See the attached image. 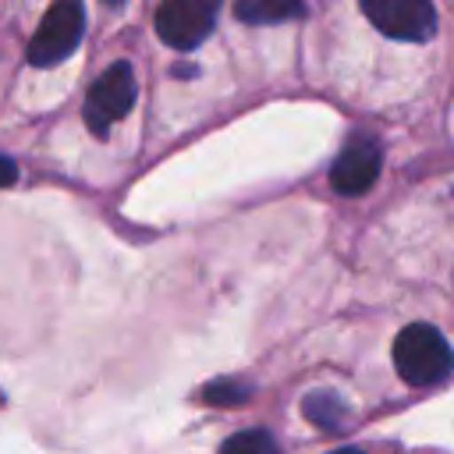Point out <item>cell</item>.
Returning a JSON list of instances; mask_svg holds the SVG:
<instances>
[{"label": "cell", "mask_w": 454, "mask_h": 454, "mask_svg": "<svg viewBox=\"0 0 454 454\" xmlns=\"http://www.w3.org/2000/svg\"><path fill=\"white\" fill-rule=\"evenodd\" d=\"M394 369L411 387H433L450 372V344L429 323H411L394 340Z\"/></svg>", "instance_id": "1"}, {"label": "cell", "mask_w": 454, "mask_h": 454, "mask_svg": "<svg viewBox=\"0 0 454 454\" xmlns=\"http://www.w3.org/2000/svg\"><path fill=\"white\" fill-rule=\"evenodd\" d=\"M82 35H85V7L74 4V0L53 4L43 14V21H39L25 57H28L32 67H53V64H60L64 57L74 53Z\"/></svg>", "instance_id": "2"}, {"label": "cell", "mask_w": 454, "mask_h": 454, "mask_svg": "<svg viewBox=\"0 0 454 454\" xmlns=\"http://www.w3.org/2000/svg\"><path fill=\"white\" fill-rule=\"evenodd\" d=\"M135 96H138V89H135V71H131V64H128V60L110 64V67L92 82V89H89V96H85V106H82L89 131L103 138V135L135 106Z\"/></svg>", "instance_id": "3"}, {"label": "cell", "mask_w": 454, "mask_h": 454, "mask_svg": "<svg viewBox=\"0 0 454 454\" xmlns=\"http://www.w3.org/2000/svg\"><path fill=\"white\" fill-rule=\"evenodd\" d=\"M362 14L390 39L426 43L436 32V11L429 0H365Z\"/></svg>", "instance_id": "4"}, {"label": "cell", "mask_w": 454, "mask_h": 454, "mask_svg": "<svg viewBox=\"0 0 454 454\" xmlns=\"http://www.w3.org/2000/svg\"><path fill=\"white\" fill-rule=\"evenodd\" d=\"M216 11H220V4H209V0H170V4H160L156 32H160V39L167 46L188 53L209 35V28L216 21Z\"/></svg>", "instance_id": "5"}, {"label": "cell", "mask_w": 454, "mask_h": 454, "mask_svg": "<svg viewBox=\"0 0 454 454\" xmlns=\"http://www.w3.org/2000/svg\"><path fill=\"white\" fill-rule=\"evenodd\" d=\"M380 177V145L365 135H355L340 156L333 160L330 167V184L340 192V195H362L376 184Z\"/></svg>", "instance_id": "6"}, {"label": "cell", "mask_w": 454, "mask_h": 454, "mask_svg": "<svg viewBox=\"0 0 454 454\" xmlns=\"http://www.w3.org/2000/svg\"><path fill=\"white\" fill-rule=\"evenodd\" d=\"M234 14L241 21H252V25H270V21L301 18L305 14V4H298V0H238L234 4Z\"/></svg>", "instance_id": "7"}, {"label": "cell", "mask_w": 454, "mask_h": 454, "mask_svg": "<svg viewBox=\"0 0 454 454\" xmlns=\"http://www.w3.org/2000/svg\"><path fill=\"white\" fill-rule=\"evenodd\" d=\"M301 411H305V415H309L316 426H323V429H330V433L348 429V422H351V411L344 408V401H340L337 394H326V390L305 394Z\"/></svg>", "instance_id": "8"}, {"label": "cell", "mask_w": 454, "mask_h": 454, "mask_svg": "<svg viewBox=\"0 0 454 454\" xmlns=\"http://www.w3.org/2000/svg\"><path fill=\"white\" fill-rule=\"evenodd\" d=\"M220 454H280L277 440L262 429H245V433H234L227 436V443L220 447Z\"/></svg>", "instance_id": "9"}, {"label": "cell", "mask_w": 454, "mask_h": 454, "mask_svg": "<svg viewBox=\"0 0 454 454\" xmlns=\"http://www.w3.org/2000/svg\"><path fill=\"white\" fill-rule=\"evenodd\" d=\"M245 397H248V387L227 383V380L209 383V387L202 390V401H209V404H245Z\"/></svg>", "instance_id": "10"}, {"label": "cell", "mask_w": 454, "mask_h": 454, "mask_svg": "<svg viewBox=\"0 0 454 454\" xmlns=\"http://www.w3.org/2000/svg\"><path fill=\"white\" fill-rule=\"evenodd\" d=\"M14 181H18V167H14V160L0 156V188H11Z\"/></svg>", "instance_id": "11"}, {"label": "cell", "mask_w": 454, "mask_h": 454, "mask_svg": "<svg viewBox=\"0 0 454 454\" xmlns=\"http://www.w3.org/2000/svg\"><path fill=\"white\" fill-rule=\"evenodd\" d=\"M330 454H365V450H355V447H340V450H330Z\"/></svg>", "instance_id": "12"}]
</instances>
